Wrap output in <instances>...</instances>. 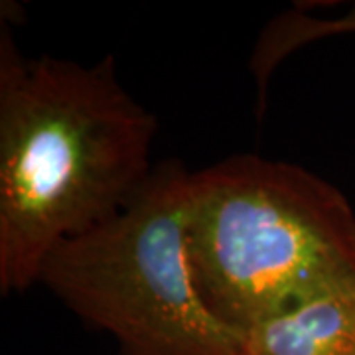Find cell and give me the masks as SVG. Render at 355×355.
Returning a JSON list of instances; mask_svg holds the SVG:
<instances>
[{
  "label": "cell",
  "instance_id": "5b68a950",
  "mask_svg": "<svg viewBox=\"0 0 355 355\" xmlns=\"http://www.w3.org/2000/svg\"><path fill=\"white\" fill-rule=\"evenodd\" d=\"M347 32H355V10L340 20H314L306 16L298 18L288 14L286 20L280 22L279 32L272 30L270 38L265 42L266 48H263V58L270 65H275L284 53H288L304 42L326 38L334 34H347Z\"/></svg>",
  "mask_w": 355,
  "mask_h": 355
},
{
  "label": "cell",
  "instance_id": "7a4b0ae2",
  "mask_svg": "<svg viewBox=\"0 0 355 355\" xmlns=\"http://www.w3.org/2000/svg\"><path fill=\"white\" fill-rule=\"evenodd\" d=\"M188 254L205 306L241 338L355 279V209L302 166L233 154L191 172Z\"/></svg>",
  "mask_w": 355,
  "mask_h": 355
},
{
  "label": "cell",
  "instance_id": "6da1fadb",
  "mask_svg": "<svg viewBox=\"0 0 355 355\" xmlns=\"http://www.w3.org/2000/svg\"><path fill=\"white\" fill-rule=\"evenodd\" d=\"M156 119L93 65L28 58L0 26V294L38 284L46 257L125 209L150 178Z\"/></svg>",
  "mask_w": 355,
  "mask_h": 355
},
{
  "label": "cell",
  "instance_id": "277c9868",
  "mask_svg": "<svg viewBox=\"0 0 355 355\" xmlns=\"http://www.w3.org/2000/svg\"><path fill=\"white\" fill-rule=\"evenodd\" d=\"M243 355H355V279L241 334Z\"/></svg>",
  "mask_w": 355,
  "mask_h": 355
},
{
  "label": "cell",
  "instance_id": "3957f363",
  "mask_svg": "<svg viewBox=\"0 0 355 355\" xmlns=\"http://www.w3.org/2000/svg\"><path fill=\"white\" fill-rule=\"evenodd\" d=\"M191 172L154 164L125 209L51 251L38 282L119 355H243L200 296L188 254Z\"/></svg>",
  "mask_w": 355,
  "mask_h": 355
}]
</instances>
